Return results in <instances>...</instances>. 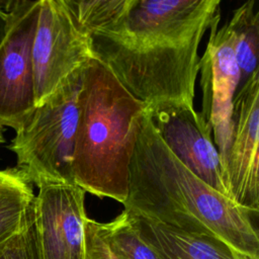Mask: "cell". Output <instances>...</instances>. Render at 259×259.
<instances>
[{
	"label": "cell",
	"instance_id": "15",
	"mask_svg": "<svg viewBox=\"0 0 259 259\" xmlns=\"http://www.w3.org/2000/svg\"><path fill=\"white\" fill-rule=\"evenodd\" d=\"M101 236L118 259H161L132 226L123 210L108 223L97 222Z\"/></svg>",
	"mask_w": 259,
	"mask_h": 259
},
{
	"label": "cell",
	"instance_id": "19",
	"mask_svg": "<svg viewBox=\"0 0 259 259\" xmlns=\"http://www.w3.org/2000/svg\"><path fill=\"white\" fill-rule=\"evenodd\" d=\"M3 126H4V124H3V122L0 119V144L4 143V141H5L4 137H3Z\"/></svg>",
	"mask_w": 259,
	"mask_h": 259
},
{
	"label": "cell",
	"instance_id": "16",
	"mask_svg": "<svg viewBox=\"0 0 259 259\" xmlns=\"http://www.w3.org/2000/svg\"><path fill=\"white\" fill-rule=\"evenodd\" d=\"M0 259H44L33 203L19 231L0 244Z\"/></svg>",
	"mask_w": 259,
	"mask_h": 259
},
{
	"label": "cell",
	"instance_id": "5",
	"mask_svg": "<svg viewBox=\"0 0 259 259\" xmlns=\"http://www.w3.org/2000/svg\"><path fill=\"white\" fill-rule=\"evenodd\" d=\"M91 59L90 37L76 26L63 0H39L31 49L35 106Z\"/></svg>",
	"mask_w": 259,
	"mask_h": 259
},
{
	"label": "cell",
	"instance_id": "1",
	"mask_svg": "<svg viewBox=\"0 0 259 259\" xmlns=\"http://www.w3.org/2000/svg\"><path fill=\"white\" fill-rule=\"evenodd\" d=\"M220 18V0H135L119 20L90 35L93 59L147 107L194 108L198 48Z\"/></svg>",
	"mask_w": 259,
	"mask_h": 259
},
{
	"label": "cell",
	"instance_id": "9",
	"mask_svg": "<svg viewBox=\"0 0 259 259\" xmlns=\"http://www.w3.org/2000/svg\"><path fill=\"white\" fill-rule=\"evenodd\" d=\"M203 120L213 134V143L224 169L232 134L233 99L240 84V70L234 51L233 33L227 23L210 28L206 50L199 59ZM226 173V172H225Z\"/></svg>",
	"mask_w": 259,
	"mask_h": 259
},
{
	"label": "cell",
	"instance_id": "3",
	"mask_svg": "<svg viewBox=\"0 0 259 259\" xmlns=\"http://www.w3.org/2000/svg\"><path fill=\"white\" fill-rule=\"evenodd\" d=\"M79 109L74 182L85 192L123 203L130 161L147 105L103 64L91 59L83 68Z\"/></svg>",
	"mask_w": 259,
	"mask_h": 259
},
{
	"label": "cell",
	"instance_id": "10",
	"mask_svg": "<svg viewBox=\"0 0 259 259\" xmlns=\"http://www.w3.org/2000/svg\"><path fill=\"white\" fill-rule=\"evenodd\" d=\"M34 213L44 259H86L85 190L76 184H42Z\"/></svg>",
	"mask_w": 259,
	"mask_h": 259
},
{
	"label": "cell",
	"instance_id": "2",
	"mask_svg": "<svg viewBox=\"0 0 259 259\" xmlns=\"http://www.w3.org/2000/svg\"><path fill=\"white\" fill-rule=\"evenodd\" d=\"M124 210L215 238L246 259H259L258 214L187 169L166 147L147 112L128 166Z\"/></svg>",
	"mask_w": 259,
	"mask_h": 259
},
{
	"label": "cell",
	"instance_id": "6",
	"mask_svg": "<svg viewBox=\"0 0 259 259\" xmlns=\"http://www.w3.org/2000/svg\"><path fill=\"white\" fill-rule=\"evenodd\" d=\"M39 0H9V20L0 44V119L18 131L34 104L31 49Z\"/></svg>",
	"mask_w": 259,
	"mask_h": 259
},
{
	"label": "cell",
	"instance_id": "14",
	"mask_svg": "<svg viewBox=\"0 0 259 259\" xmlns=\"http://www.w3.org/2000/svg\"><path fill=\"white\" fill-rule=\"evenodd\" d=\"M76 26L90 35L119 20L135 0H63Z\"/></svg>",
	"mask_w": 259,
	"mask_h": 259
},
{
	"label": "cell",
	"instance_id": "13",
	"mask_svg": "<svg viewBox=\"0 0 259 259\" xmlns=\"http://www.w3.org/2000/svg\"><path fill=\"white\" fill-rule=\"evenodd\" d=\"M251 0L236 10L227 22L233 33L234 51L240 70V84L243 85L254 72L258 71L259 11Z\"/></svg>",
	"mask_w": 259,
	"mask_h": 259
},
{
	"label": "cell",
	"instance_id": "18",
	"mask_svg": "<svg viewBox=\"0 0 259 259\" xmlns=\"http://www.w3.org/2000/svg\"><path fill=\"white\" fill-rule=\"evenodd\" d=\"M8 4H9V1H0V44L2 42L8 28V20H9Z\"/></svg>",
	"mask_w": 259,
	"mask_h": 259
},
{
	"label": "cell",
	"instance_id": "11",
	"mask_svg": "<svg viewBox=\"0 0 259 259\" xmlns=\"http://www.w3.org/2000/svg\"><path fill=\"white\" fill-rule=\"evenodd\" d=\"M124 211L139 236L161 259H246L215 238L187 233L141 214Z\"/></svg>",
	"mask_w": 259,
	"mask_h": 259
},
{
	"label": "cell",
	"instance_id": "12",
	"mask_svg": "<svg viewBox=\"0 0 259 259\" xmlns=\"http://www.w3.org/2000/svg\"><path fill=\"white\" fill-rule=\"evenodd\" d=\"M35 194L16 170H0V244L23 226Z\"/></svg>",
	"mask_w": 259,
	"mask_h": 259
},
{
	"label": "cell",
	"instance_id": "8",
	"mask_svg": "<svg viewBox=\"0 0 259 259\" xmlns=\"http://www.w3.org/2000/svg\"><path fill=\"white\" fill-rule=\"evenodd\" d=\"M259 71L241 85L233 99L232 134L225 172L230 196L238 205L258 214Z\"/></svg>",
	"mask_w": 259,
	"mask_h": 259
},
{
	"label": "cell",
	"instance_id": "7",
	"mask_svg": "<svg viewBox=\"0 0 259 259\" xmlns=\"http://www.w3.org/2000/svg\"><path fill=\"white\" fill-rule=\"evenodd\" d=\"M147 109L154 127L171 153L203 182L231 199L211 130L200 113L177 103H162Z\"/></svg>",
	"mask_w": 259,
	"mask_h": 259
},
{
	"label": "cell",
	"instance_id": "4",
	"mask_svg": "<svg viewBox=\"0 0 259 259\" xmlns=\"http://www.w3.org/2000/svg\"><path fill=\"white\" fill-rule=\"evenodd\" d=\"M83 68L35 106L9 146L16 156L15 170L36 187L48 183L75 184L72 165Z\"/></svg>",
	"mask_w": 259,
	"mask_h": 259
},
{
	"label": "cell",
	"instance_id": "17",
	"mask_svg": "<svg viewBox=\"0 0 259 259\" xmlns=\"http://www.w3.org/2000/svg\"><path fill=\"white\" fill-rule=\"evenodd\" d=\"M86 259H118L108 248L106 242L101 236L97 221L89 219L84 222Z\"/></svg>",
	"mask_w": 259,
	"mask_h": 259
}]
</instances>
